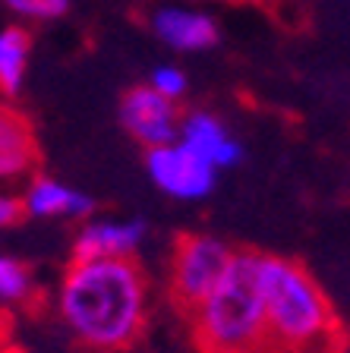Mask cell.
Masks as SVG:
<instances>
[{
	"label": "cell",
	"instance_id": "obj_1",
	"mask_svg": "<svg viewBox=\"0 0 350 353\" xmlns=\"http://www.w3.org/2000/svg\"><path fill=\"white\" fill-rule=\"evenodd\" d=\"M54 306L88 350H126L148 322V278L136 259H70Z\"/></svg>",
	"mask_w": 350,
	"mask_h": 353
},
{
	"label": "cell",
	"instance_id": "obj_2",
	"mask_svg": "<svg viewBox=\"0 0 350 353\" xmlns=\"http://www.w3.org/2000/svg\"><path fill=\"white\" fill-rule=\"evenodd\" d=\"M259 287L271 353L329 350L338 344L341 328L335 306L307 265L275 252H259Z\"/></svg>",
	"mask_w": 350,
	"mask_h": 353
},
{
	"label": "cell",
	"instance_id": "obj_3",
	"mask_svg": "<svg viewBox=\"0 0 350 353\" xmlns=\"http://www.w3.org/2000/svg\"><path fill=\"white\" fill-rule=\"evenodd\" d=\"M186 319L202 353H271L259 287V252L237 250L221 284L193 306Z\"/></svg>",
	"mask_w": 350,
	"mask_h": 353
},
{
	"label": "cell",
	"instance_id": "obj_4",
	"mask_svg": "<svg viewBox=\"0 0 350 353\" xmlns=\"http://www.w3.org/2000/svg\"><path fill=\"white\" fill-rule=\"evenodd\" d=\"M233 256H237V250L215 234L180 236L174 246V256H171V296L177 306L183 312L199 306L221 284Z\"/></svg>",
	"mask_w": 350,
	"mask_h": 353
},
{
	"label": "cell",
	"instance_id": "obj_5",
	"mask_svg": "<svg viewBox=\"0 0 350 353\" xmlns=\"http://www.w3.org/2000/svg\"><path fill=\"white\" fill-rule=\"evenodd\" d=\"M117 117H120V126L126 130V136L136 139L146 152L180 139V104L158 95L148 82L126 88L124 98H120V108H117Z\"/></svg>",
	"mask_w": 350,
	"mask_h": 353
},
{
	"label": "cell",
	"instance_id": "obj_6",
	"mask_svg": "<svg viewBox=\"0 0 350 353\" xmlns=\"http://www.w3.org/2000/svg\"><path fill=\"white\" fill-rule=\"evenodd\" d=\"M146 170L152 183L177 202H199L218 183V170L180 139L146 152Z\"/></svg>",
	"mask_w": 350,
	"mask_h": 353
},
{
	"label": "cell",
	"instance_id": "obj_7",
	"mask_svg": "<svg viewBox=\"0 0 350 353\" xmlns=\"http://www.w3.org/2000/svg\"><path fill=\"white\" fill-rule=\"evenodd\" d=\"M148 228L142 218L92 214L73 236V259H136Z\"/></svg>",
	"mask_w": 350,
	"mask_h": 353
},
{
	"label": "cell",
	"instance_id": "obj_8",
	"mask_svg": "<svg viewBox=\"0 0 350 353\" xmlns=\"http://www.w3.org/2000/svg\"><path fill=\"white\" fill-rule=\"evenodd\" d=\"M22 212L35 221H79L82 224L95 214V199L57 176L35 174L22 190Z\"/></svg>",
	"mask_w": 350,
	"mask_h": 353
},
{
	"label": "cell",
	"instance_id": "obj_9",
	"mask_svg": "<svg viewBox=\"0 0 350 353\" xmlns=\"http://www.w3.org/2000/svg\"><path fill=\"white\" fill-rule=\"evenodd\" d=\"M38 168V142L29 117L0 95V186L32 180Z\"/></svg>",
	"mask_w": 350,
	"mask_h": 353
},
{
	"label": "cell",
	"instance_id": "obj_10",
	"mask_svg": "<svg viewBox=\"0 0 350 353\" xmlns=\"http://www.w3.org/2000/svg\"><path fill=\"white\" fill-rule=\"evenodd\" d=\"M148 29L164 48L177 54H202L221 38L215 16L193 7H158L148 19Z\"/></svg>",
	"mask_w": 350,
	"mask_h": 353
},
{
	"label": "cell",
	"instance_id": "obj_11",
	"mask_svg": "<svg viewBox=\"0 0 350 353\" xmlns=\"http://www.w3.org/2000/svg\"><path fill=\"white\" fill-rule=\"evenodd\" d=\"M180 142L190 145L199 158H205L215 170H231L243 161L240 139L212 110H186L180 123Z\"/></svg>",
	"mask_w": 350,
	"mask_h": 353
},
{
	"label": "cell",
	"instance_id": "obj_12",
	"mask_svg": "<svg viewBox=\"0 0 350 353\" xmlns=\"http://www.w3.org/2000/svg\"><path fill=\"white\" fill-rule=\"evenodd\" d=\"M32 38L22 26L0 29V95L13 98L22 92V82L29 73Z\"/></svg>",
	"mask_w": 350,
	"mask_h": 353
},
{
	"label": "cell",
	"instance_id": "obj_13",
	"mask_svg": "<svg viewBox=\"0 0 350 353\" xmlns=\"http://www.w3.org/2000/svg\"><path fill=\"white\" fill-rule=\"evenodd\" d=\"M35 300V274L22 259L0 252V309H19Z\"/></svg>",
	"mask_w": 350,
	"mask_h": 353
},
{
	"label": "cell",
	"instance_id": "obj_14",
	"mask_svg": "<svg viewBox=\"0 0 350 353\" xmlns=\"http://www.w3.org/2000/svg\"><path fill=\"white\" fill-rule=\"evenodd\" d=\"M0 3L13 16L29 22H51L66 16V10H70V0H0Z\"/></svg>",
	"mask_w": 350,
	"mask_h": 353
},
{
	"label": "cell",
	"instance_id": "obj_15",
	"mask_svg": "<svg viewBox=\"0 0 350 353\" xmlns=\"http://www.w3.org/2000/svg\"><path fill=\"white\" fill-rule=\"evenodd\" d=\"M148 85H152L158 95L168 98V101L180 104V98L186 95V88H190V79H186V73H183L177 63H158L152 73H148Z\"/></svg>",
	"mask_w": 350,
	"mask_h": 353
},
{
	"label": "cell",
	"instance_id": "obj_16",
	"mask_svg": "<svg viewBox=\"0 0 350 353\" xmlns=\"http://www.w3.org/2000/svg\"><path fill=\"white\" fill-rule=\"evenodd\" d=\"M22 214H26L22 212V196L10 186H0V230H10L13 224H19Z\"/></svg>",
	"mask_w": 350,
	"mask_h": 353
}]
</instances>
